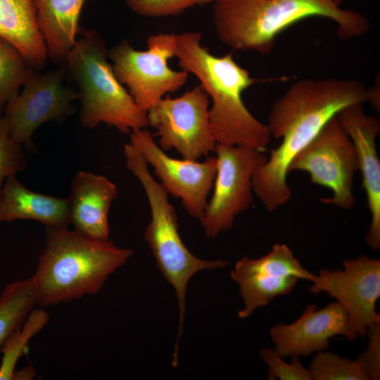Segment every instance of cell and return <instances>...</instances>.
Returning a JSON list of instances; mask_svg holds the SVG:
<instances>
[{
	"instance_id": "6da1fadb",
	"label": "cell",
	"mask_w": 380,
	"mask_h": 380,
	"mask_svg": "<svg viewBox=\"0 0 380 380\" xmlns=\"http://www.w3.org/2000/svg\"><path fill=\"white\" fill-rule=\"evenodd\" d=\"M369 91L355 80L305 79L292 84L273 104L266 124L272 137L281 139L253 176V193L268 212L291 197L287 184L293 158L343 109L369 100Z\"/></svg>"
},
{
	"instance_id": "7a4b0ae2",
	"label": "cell",
	"mask_w": 380,
	"mask_h": 380,
	"mask_svg": "<svg viewBox=\"0 0 380 380\" xmlns=\"http://www.w3.org/2000/svg\"><path fill=\"white\" fill-rule=\"evenodd\" d=\"M175 57L180 68L194 75L212 101L209 122L217 144L244 146L263 151L272 136L268 127L245 106L242 94L255 80L232 53L216 56L201 44L198 32L175 34Z\"/></svg>"
},
{
	"instance_id": "3957f363",
	"label": "cell",
	"mask_w": 380,
	"mask_h": 380,
	"mask_svg": "<svg viewBox=\"0 0 380 380\" xmlns=\"http://www.w3.org/2000/svg\"><path fill=\"white\" fill-rule=\"evenodd\" d=\"M312 16L334 21L337 34L343 39L361 37L369 28L365 15L341 8L331 0H215L213 3L217 37L235 51L269 53L281 32Z\"/></svg>"
},
{
	"instance_id": "277c9868",
	"label": "cell",
	"mask_w": 380,
	"mask_h": 380,
	"mask_svg": "<svg viewBox=\"0 0 380 380\" xmlns=\"http://www.w3.org/2000/svg\"><path fill=\"white\" fill-rule=\"evenodd\" d=\"M45 239L32 276L37 305L43 308L99 293L134 255L109 240L91 239L68 228L46 227Z\"/></svg>"
},
{
	"instance_id": "5b68a950",
	"label": "cell",
	"mask_w": 380,
	"mask_h": 380,
	"mask_svg": "<svg viewBox=\"0 0 380 380\" xmlns=\"http://www.w3.org/2000/svg\"><path fill=\"white\" fill-rule=\"evenodd\" d=\"M108 49L94 30H84L65 62L78 87L79 119L87 129L101 123L122 133L149 126L146 112L140 108L116 77L108 62Z\"/></svg>"
},
{
	"instance_id": "8992f818",
	"label": "cell",
	"mask_w": 380,
	"mask_h": 380,
	"mask_svg": "<svg viewBox=\"0 0 380 380\" xmlns=\"http://www.w3.org/2000/svg\"><path fill=\"white\" fill-rule=\"evenodd\" d=\"M127 168L141 182L148 198L151 220L144 236L156 265L165 280L174 288L179 306V330L175 351L179 349L186 312V294L191 278L205 270L227 267L222 260H206L195 256L183 242L178 228V217L168 200L169 194L155 180L141 153L130 143L124 146Z\"/></svg>"
},
{
	"instance_id": "52a82bcc",
	"label": "cell",
	"mask_w": 380,
	"mask_h": 380,
	"mask_svg": "<svg viewBox=\"0 0 380 380\" xmlns=\"http://www.w3.org/2000/svg\"><path fill=\"white\" fill-rule=\"evenodd\" d=\"M146 46V50L138 51L123 39L108 53L116 77L145 112L167 94L181 89L189 77L188 72L169 66L175 57V34H151Z\"/></svg>"
},
{
	"instance_id": "ba28073f",
	"label": "cell",
	"mask_w": 380,
	"mask_h": 380,
	"mask_svg": "<svg viewBox=\"0 0 380 380\" xmlns=\"http://www.w3.org/2000/svg\"><path fill=\"white\" fill-rule=\"evenodd\" d=\"M213 194L199 220L208 239L229 230L236 217L253 202V176L268 156L258 149L217 144Z\"/></svg>"
},
{
	"instance_id": "9c48e42d",
	"label": "cell",
	"mask_w": 380,
	"mask_h": 380,
	"mask_svg": "<svg viewBox=\"0 0 380 380\" xmlns=\"http://www.w3.org/2000/svg\"><path fill=\"white\" fill-rule=\"evenodd\" d=\"M295 170L308 172L312 183L331 191L332 196L319 198L321 203L342 209L355 205L352 187L358 170L357 158L337 115L293 158L289 173Z\"/></svg>"
},
{
	"instance_id": "30bf717a",
	"label": "cell",
	"mask_w": 380,
	"mask_h": 380,
	"mask_svg": "<svg viewBox=\"0 0 380 380\" xmlns=\"http://www.w3.org/2000/svg\"><path fill=\"white\" fill-rule=\"evenodd\" d=\"M209 104L208 94L198 84L178 97H163L151 106L146 115L149 126L156 129L158 146L163 151L174 148L191 160L215 151Z\"/></svg>"
},
{
	"instance_id": "8fae6325",
	"label": "cell",
	"mask_w": 380,
	"mask_h": 380,
	"mask_svg": "<svg viewBox=\"0 0 380 380\" xmlns=\"http://www.w3.org/2000/svg\"><path fill=\"white\" fill-rule=\"evenodd\" d=\"M63 68L41 74L34 69L21 91L4 108L2 119L11 136L18 143L32 150V135L42 124L61 121L75 112L73 102L80 99L78 91L63 82Z\"/></svg>"
},
{
	"instance_id": "7c38bea8",
	"label": "cell",
	"mask_w": 380,
	"mask_h": 380,
	"mask_svg": "<svg viewBox=\"0 0 380 380\" xmlns=\"http://www.w3.org/2000/svg\"><path fill=\"white\" fill-rule=\"evenodd\" d=\"M130 144L141 153L169 194L180 198L186 212L200 220L213 189L217 171L215 156L203 162L175 159L167 156L146 128L129 133Z\"/></svg>"
},
{
	"instance_id": "4fadbf2b",
	"label": "cell",
	"mask_w": 380,
	"mask_h": 380,
	"mask_svg": "<svg viewBox=\"0 0 380 380\" xmlns=\"http://www.w3.org/2000/svg\"><path fill=\"white\" fill-rule=\"evenodd\" d=\"M342 270L322 269L315 274L309 291L327 293L347 312L359 336L364 338L368 328L380 320L376 310L380 298V260L360 254L345 260Z\"/></svg>"
},
{
	"instance_id": "5bb4252c",
	"label": "cell",
	"mask_w": 380,
	"mask_h": 380,
	"mask_svg": "<svg viewBox=\"0 0 380 380\" xmlns=\"http://www.w3.org/2000/svg\"><path fill=\"white\" fill-rule=\"evenodd\" d=\"M274 350L282 357H307L322 351L337 335L355 341L359 336L347 312L337 301L322 309L308 305L293 323L278 324L270 329Z\"/></svg>"
},
{
	"instance_id": "9a60e30c",
	"label": "cell",
	"mask_w": 380,
	"mask_h": 380,
	"mask_svg": "<svg viewBox=\"0 0 380 380\" xmlns=\"http://www.w3.org/2000/svg\"><path fill=\"white\" fill-rule=\"evenodd\" d=\"M362 105L346 107L338 113L337 118L355 146L358 170L362 173V187L371 215L365 242L377 250L380 248V160L376 139L380 132V124L376 117L365 113Z\"/></svg>"
},
{
	"instance_id": "2e32d148",
	"label": "cell",
	"mask_w": 380,
	"mask_h": 380,
	"mask_svg": "<svg viewBox=\"0 0 380 380\" xmlns=\"http://www.w3.org/2000/svg\"><path fill=\"white\" fill-rule=\"evenodd\" d=\"M117 195L115 184L106 177L77 172L66 198L74 230L91 239L108 240V213Z\"/></svg>"
},
{
	"instance_id": "e0dca14e",
	"label": "cell",
	"mask_w": 380,
	"mask_h": 380,
	"mask_svg": "<svg viewBox=\"0 0 380 380\" xmlns=\"http://www.w3.org/2000/svg\"><path fill=\"white\" fill-rule=\"evenodd\" d=\"M18 220H35L46 227L68 228L70 223L67 199L32 191L15 176L9 177L0 197V223Z\"/></svg>"
},
{
	"instance_id": "ac0fdd59",
	"label": "cell",
	"mask_w": 380,
	"mask_h": 380,
	"mask_svg": "<svg viewBox=\"0 0 380 380\" xmlns=\"http://www.w3.org/2000/svg\"><path fill=\"white\" fill-rule=\"evenodd\" d=\"M0 37L16 46L36 70L48 59L37 20L36 0H0Z\"/></svg>"
},
{
	"instance_id": "d6986e66",
	"label": "cell",
	"mask_w": 380,
	"mask_h": 380,
	"mask_svg": "<svg viewBox=\"0 0 380 380\" xmlns=\"http://www.w3.org/2000/svg\"><path fill=\"white\" fill-rule=\"evenodd\" d=\"M85 0H36L37 20L48 58L65 61L77 41Z\"/></svg>"
},
{
	"instance_id": "ffe728a7",
	"label": "cell",
	"mask_w": 380,
	"mask_h": 380,
	"mask_svg": "<svg viewBox=\"0 0 380 380\" xmlns=\"http://www.w3.org/2000/svg\"><path fill=\"white\" fill-rule=\"evenodd\" d=\"M231 278L239 286L244 307L237 315L241 319L248 317L257 308L267 305L274 298L292 291L298 279L293 277H278L260 272L233 269Z\"/></svg>"
},
{
	"instance_id": "44dd1931",
	"label": "cell",
	"mask_w": 380,
	"mask_h": 380,
	"mask_svg": "<svg viewBox=\"0 0 380 380\" xmlns=\"http://www.w3.org/2000/svg\"><path fill=\"white\" fill-rule=\"evenodd\" d=\"M37 305L32 277L8 284L0 295V354L9 336Z\"/></svg>"
},
{
	"instance_id": "7402d4cb",
	"label": "cell",
	"mask_w": 380,
	"mask_h": 380,
	"mask_svg": "<svg viewBox=\"0 0 380 380\" xmlns=\"http://www.w3.org/2000/svg\"><path fill=\"white\" fill-rule=\"evenodd\" d=\"M238 270L260 272L278 277H293L312 281L315 274L306 270L294 256L290 248L284 243H276L264 256L239 260L234 268Z\"/></svg>"
},
{
	"instance_id": "603a6c76",
	"label": "cell",
	"mask_w": 380,
	"mask_h": 380,
	"mask_svg": "<svg viewBox=\"0 0 380 380\" xmlns=\"http://www.w3.org/2000/svg\"><path fill=\"white\" fill-rule=\"evenodd\" d=\"M34 68L13 44L0 37V118Z\"/></svg>"
},
{
	"instance_id": "cb8c5ba5",
	"label": "cell",
	"mask_w": 380,
	"mask_h": 380,
	"mask_svg": "<svg viewBox=\"0 0 380 380\" xmlns=\"http://www.w3.org/2000/svg\"><path fill=\"white\" fill-rule=\"evenodd\" d=\"M49 315L41 308L33 309L23 324L8 338L4 344L0 365V380H13L15 367L25 353L30 341L48 323Z\"/></svg>"
},
{
	"instance_id": "d4e9b609",
	"label": "cell",
	"mask_w": 380,
	"mask_h": 380,
	"mask_svg": "<svg viewBox=\"0 0 380 380\" xmlns=\"http://www.w3.org/2000/svg\"><path fill=\"white\" fill-rule=\"evenodd\" d=\"M312 380H368L357 360L319 351L310 364Z\"/></svg>"
},
{
	"instance_id": "484cf974",
	"label": "cell",
	"mask_w": 380,
	"mask_h": 380,
	"mask_svg": "<svg viewBox=\"0 0 380 380\" xmlns=\"http://www.w3.org/2000/svg\"><path fill=\"white\" fill-rule=\"evenodd\" d=\"M23 146L11 136L2 118H0V197L6 178L15 176L26 168Z\"/></svg>"
},
{
	"instance_id": "4316f807",
	"label": "cell",
	"mask_w": 380,
	"mask_h": 380,
	"mask_svg": "<svg viewBox=\"0 0 380 380\" xmlns=\"http://www.w3.org/2000/svg\"><path fill=\"white\" fill-rule=\"evenodd\" d=\"M127 7L144 17L177 15L196 6L213 4L215 0H124Z\"/></svg>"
},
{
	"instance_id": "83f0119b",
	"label": "cell",
	"mask_w": 380,
	"mask_h": 380,
	"mask_svg": "<svg viewBox=\"0 0 380 380\" xmlns=\"http://www.w3.org/2000/svg\"><path fill=\"white\" fill-rule=\"evenodd\" d=\"M260 357L267 366L268 379L312 380L309 369L303 365L299 357H291L292 360L289 363L270 348H262Z\"/></svg>"
},
{
	"instance_id": "f1b7e54d",
	"label": "cell",
	"mask_w": 380,
	"mask_h": 380,
	"mask_svg": "<svg viewBox=\"0 0 380 380\" xmlns=\"http://www.w3.org/2000/svg\"><path fill=\"white\" fill-rule=\"evenodd\" d=\"M367 349L357 358L368 380L380 379V320L374 322L367 330Z\"/></svg>"
},
{
	"instance_id": "f546056e",
	"label": "cell",
	"mask_w": 380,
	"mask_h": 380,
	"mask_svg": "<svg viewBox=\"0 0 380 380\" xmlns=\"http://www.w3.org/2000/svg\"><path fill=\"white\" fill-rule=\"evenodd\" d=\"M35 372L32 367H25L20 371H15L13 380H27L32 379Z\"/></svg>"
},
{
	"instance_id": "4dcf8cb0",
	"label": "cell",
	"mask_w": 380,
	"mask_h": 380,
	"mask_svg": "<svg viewBox=\"0 0 380 380\" xmlns=\"http://www.w3.org/2000/svg\"><path fill=\"white\" fill-rule=\"evenodd\" d=\"M332 2L336 4V6H340V4H341V2L343 1V0H331Z\"/></svg>"
}]
</instances>
